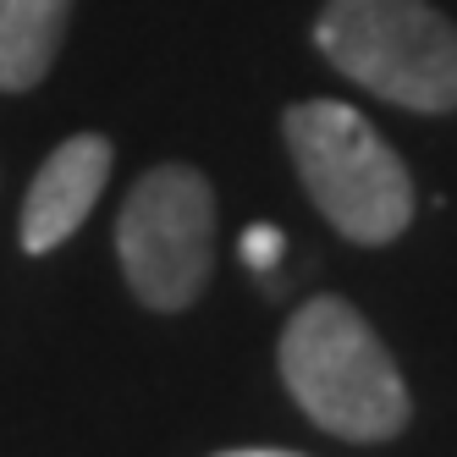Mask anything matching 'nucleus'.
<instances>
[{
  "mask_svg": "<svg viewBox=\"0 0 457 457\" xmlns=\"http://www.w3.org/2000/svg\"><path fill=\"white\" fill-rule=\"evenodd\" d=\"M281 380L320 430L342 441H391L408 424V386L375 325L342 298H314L287 320Z\"/></svg>",
  "mask_w": 457,
  "mask_h": 457,
  "instance_id": "f257e3e1",
  "label": "nucleus"
},
{
  "mask_svg": "<svg viewBox=\"0 0 457 457\" xmlns=\"http://www.w3.org/2000/svg\"><path fill=\"white\" fill-rule=\"evenodd\" d=\"M287 149L298 166L314 210L337 226L347 243L380 248L408 232L413 220V177L375 127L342 100H303L292 105Z\"/></svg>",
  "mask_w": 457,
  "mask_h": 457,
  "instance_id": "f03ea898",
  "label": "nucleus"
},
{
  "mask_svg": "<svg viewBox=\"0 0 457 457\" xmlns=\"http://www.w3.org/2000/svg\"><path fill=\"white\" fill-rule=\"evenodd\" d=\"M331 67L391 105L457 111V28L424 0H331L314 22Z\"/></svg>",
  "mask_w": 457,
  "mask_h": 457,
  "instance_id": "7ed1b4c3",
  "label": "nucleus"
},
{
  "mask_svg": "<svg viewBox=\"0 0 457 457\" xmlns=\"http://www.w3.org/2000/svg\"><path fill=\"white\" fill-rule=\"evenodd\" d=\"M116 253L133 298L177 314L215 270V193L193 166H154L116 215Z\"/></svg>",
  "mask_w": 457,
  "mask_h": 457,
  "instance_id": "20e7f679",
  "label": "nucleus"
},
{
  "mask_svg": "<svg viewBox=\"0 0 457 457\" xmlns=\"http://www.w3.org/2000/svg\"><path fill=\"white\" fill-rule=\"evenodd\" d=\"M111 177V144L100 133H78L67 138L34 177L22 199V248L28 253H50L61 248L78 226L88 220V210L100 204Z\"/></svg>",
  "mask_w": 457,
  "mask_h": 457,
  "instance_id": "39448f33",
  "label": "nucleus"
},
{
  "mask_svg": "<svg viewBox=\"0 0 457 457\" xmlns=\"http://www.w3.org/2000/svg\"><path fill=\"white\" fill-rule=\"evenodd\" d=\"M72 0H0V88L28 94L45 83L67 34Z\"/></svg>",
  "mask_w": 457,
  "mask_h": 457,
  "instance_id": "423d86ee",
  "label": "nucleus"
},
{
  "mask_svg": "<svg viewBox=\"0 0 457 457\" xmlns=\"http://www.w3.org/2000/svg\"><path fill=\"white\" fill-rule=\"evenodd\" d=\"M281 232H276V226H248V237H243V259H248V265L253 270H270L276 265V259H281Z\"/></svg>",
  "mask_w": 457,
  "mask_h": 457,
  "instance_id": "0eeeda50",
  "label": "nucleus"
},
{
  "mask_svg": "<svg viewBox=\"0 0 457 457\" xmlns=\"http://www.w3.org/2000/svg\"><path fill=\"white\" fill-rule=\"evenodd\" d=\"M220 457H298V452H276V446H248V452H220Z\"/></svg>",
  "mask_w": 457,
  "mask_h": 457,
  "instance_id": "6e6552de",
  "label": "nucleus"
}]
</instances>
